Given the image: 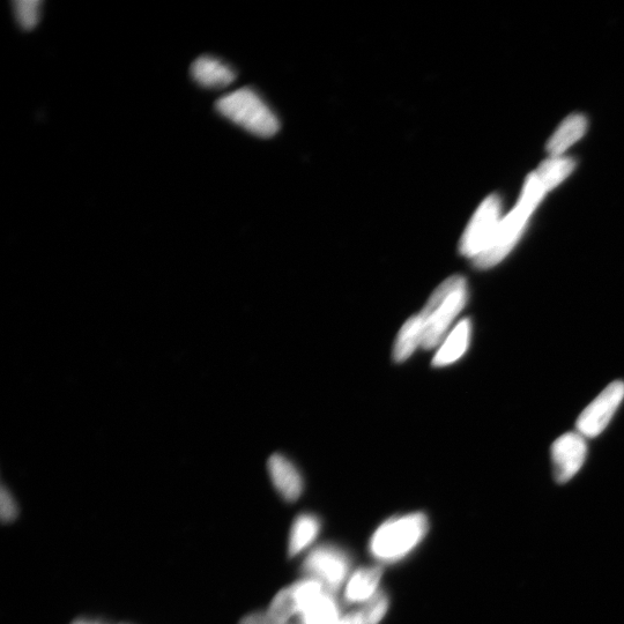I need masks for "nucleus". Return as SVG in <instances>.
Listing matches in <instances>:
<instances>
[{
	"label": "nucleus",
	"instance_id": "f257e3e1",
	"mask_svg": "<svg viewBox=\"0 0 624 624\" xmlns=\"http://www.w3.org/2000/svg\"><path fill=\"white\" fill-rule=\"evenodd\" d=\"M546 193L547 191L539 183L537 177L531 174L527 178L517 206L507 217L502 219L486 250L473 259L475 267L480 270L490 269V267L501 263L510 254L522 236L532 213L544 199Z\"/></svg>",
	"mask_w": 624,
	"mask_h": 624
},
{
	"label": "nucleus",
	"instance_id": "f03ea898",
	"mask_svg": "<svg viewBox=\"0 0 624 624\" xmlns=\"http://www.w3.org/2000/svg\"><path fill=\"white\" fill-rule=\"evenodd\" d=\"M466 302L467 284L462 276L450 277L435 289L418 314L422 323V348L441 346Z\"/></svg>",
	"mask_w": 624,
	"mask_h": 624
},
{
	"label": "nucleus",
	"instance_id": "7ed1b4c3",
	"mask_svg": "<svg viewBox=\"0 0 624 624\" xmlns=\"http://www.w3.org/2000/svg\"><path fill=\"white\" fill-rule=\"evenodd\" d=\"M215 107L222 116L252 135L269 138L279 131L277 116L250 88L237 89L233 93L222 96Z\"/></svg>",
	"mask_w": 624,
	"mask_h": 624
},
{
	"label": "nucleus",
	"instance_id": "20e7f679",
	"mask_svg": "<svg viewBox=\"0 0 624 624\" xmlns=\"http://www.w3.org/2000/svg\"><path fill=\"white\" fill-rule=\"evenodd\" d=\"M428 530V518L421 512L392 518L374 534L370 544L371 553L378 560H398L418 546Z\"/></svg>",
	"mask_w": 624,
	"mask_h": 624
},
{
	"label": "nucleus",
	"instance_id": "39448f33",
	"mask_svg": "<svg viewBox=\"0 0 624 624\" xmlns=\"http://www.w3.org/2000/svg\"><path fill=\"white\" fill-rule=\"evenodd\" d=\"M501 200L497 196H489L480 205L478 211L465 229L460 241L459 250L467 258H477L486 250L499 228L502 217Z\"/></svg>",
	"mask_w": 624,
	"mask_h": 624
},
{
	"label": "nucleus",
	"instance_id": "423d86ee",
	"mask_svg": "<svg viewBox=\"0 0 624 624\" xmlns=\"http://www.w3.org/2000/svg\"><path fill=\"white\" fill-rule=\"evenodd\" d=\"M304 574L324 585L331 593L340 589L351 569L348 555L336 546H321L312 551L302 567Z\"/></svg>",
	"mask_w": 624,
	"mask_h": 624
},
{
	"label": "nucleus",
	"instance_id": "0eeeda50",
	"mask_svg": "<svg viewBox=\"0 0 624 624\" xmlns=\"http://www.w3.org/2000/svg\"><path fill=\"white\" fill-rule=\"evenodd\" d=\"M624 399V383L609 384L600 395L579 415L577 432L586 437H597L609 425Z\"/></svg>",
	"mask_w": 624,
	"mask_h": 624
},
{
	"label": "nucleus",
	"instance_id": "6e6552de",
	"mask_svg": "<svg viewBox=\"0 0 624 624\" xmlns=\"http://www.w3.org/2000/svg\"><path fill=\"white\" fill-rule=\"evenodd\" d=\"M588 456L585 437L577 433H567L557 438L552 447L554 477L560 484H566L581 471Z\"/></svg>",
	"mask_w": 624,
	"mask_h": 624
},
{
	"label": "nucleus",
	"instance_id": "1a4fd4ad",
	"mask_svg": "<svg viewBox=\"0 0 624 624\" xmlns=\"http://www.w3.org/2000/svg\"><path fill=\"white\" fill-rule=\"evenodd\" d=\"M269 472L274 487L287 502L299 500L303 492V481L292 462L276 453L269 460Z\"/></svg>",
	"mask_w": 624,
	"mask_h": 624
},
{
	"label": "nucleus",
	"instance_id": "9d476101",
	"mask_svg": "<svg viewBox=\"0 0 624 624\" xmlns=\"http://www.w3.org/2000/svg\"><path fill=\"white\" fill-rule=\"evenodd\" d=\"M191 74L197 84L206 88H225L236 78L232 68L211 56L196 59L191 66Z\"/></svg>",
	"mask_w": 624,
	"mask_h": 624
},
{
	"label": "nucleus",
	"instance_id": "9b49d317",
	"mask_svg": "<svg viewBox=\"0 0 624 624\" xmlns=\"http://www.w3.org/2000/svg\"><path fill=\"white\" fill-rule=\"evenodd\" d=\"M470 319H463L444 339L433 360V366L437 368L448 367L450 364L462 359L470 346L471 340Z\"/></svg>",
	"mask_w": 624,
	"mask_h": 624
},
{
	"label": "nucleus",
	"instance_id": "f8f14e48",
	"mask_svg": "<svg viewBox=\"0 0 624 624\" xmlns=\"http://www.w3.org/2000/svg\"><path fill=\"white\" fill-rule=\"evenodd\" d=\"M383 575L381 567L363 568L356 571L349 579L345 597L348 603H361L368 601L377 593Z\"/></svg>",
	"mask_w": 624,
	"mask_h": 624
},
{
	"label": "nucleus",
	"instance_id": "ddd939ff",
	"mask_svg": "<svg viewBox=\"0 0 624 624\" xmlns=\"http://www.w3.org/2000/svg\"><path fill=\"white\" fill-rule=\"evenodd\" d=\"M586 128H588V123L582 115L568 117L548 141L547 151L552 155V158H561V155L570 146L584 136Z\"/></svg>",
	"mask_w": 624,
	"mask_h": 624
},
{
	"label": "nucleus",
	"instance_id": "4468645a",
	"mask_svg": "<svg viewBox=\"0 0 624 624\" xmlns=\"http://www.w3.org/2000/svg\"><path fill=\"white\" fill-rule=\"evenodd\" d=\"M419 347H422V323L419 315H414L398 333L395 346H393V360L404 362L410 359Z\"/></svg>",
	"mask_w": 624,
	"mask_h": 624
},
{
	"label": "nucleus",
	"instance_id": "2eb2a0df",
	"mask_svg": "<svg viewBox=\"0 0 624 624\" xmlns=\"http://www.w3.org/2000/svg\"><path fill=\"white\" fill-rule=\"evenodd\" d=\"M300 624H337L339 607L333 593L326 590L300 614Z\"/></svg>",
	"mask_w": 624,
	"mask_h": 624
},
{
	"label": "nucleus",
	"instance_id": "dca6fc26",
	"mask_svg": "<svg viewBox=\"0 0 624 624\" xmlns=\"http://www.w3.org/2000/svg\"><path fill=\"white\" fill-rule=\"evenodd\" d=\"M321 530L319 519L310 514H302L295 519L289 538L288 554L293 557L306 549Z\"/></svg>",
	"mask_w": 624,
	"mask_h": 624
},
{
	"label": "nucleus",
	"instance_id": "f3484780",
	"mask_svg": "<svg viewBox=\"0 0 624 624\" xmlns=\"http://www.w3.org/2000/svg\"><path fill=\"white\" fill-rule=\"evenodd\" d=\"M575 168L574 161L564 158H551L534 172L538 181L546 189L551 191L571 174Z\"/></svg>",
	"mask_w": 624,
	"mask_h": 624
},
{
	"label": "nucleus",
	"instance_id": "a211bd4d",
	"mask_svg": "<svg viewBox=\"0 0 624 624\" xmlns=\"http://www.w3.org/2000/svg\"><path fill=\"white\" fill-rule=\"evenodd\" d=\"M270 618L277 624H287L296 614H300L293 586L281 590L267 611Z\"/></svg>",
	"mask_w": 624,
	"mask_h": 624
},
{
	"label": "nucleus",
	"instance_id": "6ab92c4d",
	"mask_svg": "<svg viewBox=\"0 0 624 624\" xmlns=\"http://www.w3.org/2000/svg\"><path fill=\"white\" fill-rule=\"evenodd\" d=\"M41 2L39 0H17L13 3L14 13L19 25L24 29H33L40 19Z\"/></svg>",
	"mask_w": 624,
	"mask_h": 624
},
{
	"label": "nucleus",
	"instance_id": "aec40b11",
	"mask_svg": "<svg viewBox=\"0 0 624 624\" xmlns=\"http://www.w3.org/2000/svg\"><path fill=\"white\" fill-rule=\"evenodd\" d=\"M389 608V598L383 592H377L373 598L367 601V605L361 611L362 624H378L384 618Z\"/></svg>",
	"mask_w": 624,
	"mask_h": 624
},
{
	"label": "nucleus",
	"instance_id": "412c9836",
	"mask_svg": "<svg viewBox=\"0 0 624 624\" xmlns=\"http://www.w3.org/2000/svg\"><path fill=\"white\" fill-rule=\"evenodd\" d=\"M0 516L4 523H11L18 516V505L5 487L2 488V494H0Z\"/></svg>",
	"mask_w": 624,
	"mask_h": 624
},
{
	"label": "nucleus",
	"instance_id": "4be33fe9",
	"mask_svg": "<svg viewBox=\"0 0 624 624\" xmlns=\"http://www.w3.org/2000/svg\"><path fill=\"white\" fill-rule=\"evenodd\" d=\"M240 624H277L274 622L269 614L266 613H252L248 616H245L240 622Z\"/></svg>",
	"mask_w": 624,
	"mask_h": 624
},
{
	"label": "nucleus",
	"instance_id": "5701e85b",
	"mask_svg": "<svg viewBox=\"0 0 624 624\" xmlns=\"http://www.w3.org/2000/svg\"><path fill=\"white\" fill-rule=\"evenodd\" d=\"M72 624H107L100 621H92V620H77L72 622Z\"/></svg>",
	"mask_w": 624,
	"mask_h": 624
}]
</instances>
